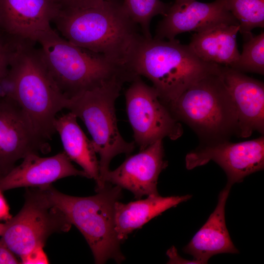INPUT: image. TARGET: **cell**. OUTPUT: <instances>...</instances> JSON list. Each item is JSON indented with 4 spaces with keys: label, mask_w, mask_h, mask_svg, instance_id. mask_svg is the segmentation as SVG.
I'll use <instances>...</instances> for the list:
<instances>
[{
    "label": "cell",
    "mask_w": 264,
    "mask_h": 264,
    "mask_svg": "<svg viewBox=\"0 0 264 264\" xmlns=\"http://www.w3.org/2000/svg\"><path fill=\"white\" fill-rule=\"evenodd\" d=\"M52 22L67 41L128 69L143 36L116 0L60 9Z\"/></svg>",
    "instance_id": "cell-1"
},
{
    "label": "cell",
    "mask_w": 264,
    "mask_h": 264,
    "mask_svg": "<svg viewBox=\"0 0 264 264\" xmlns=\"http://www.w3.org/2000/svg\"><path fill=\"white\" fill-rule=\"evenodd\" d=\"M221 65L200 59L189 44L176 38L147 39L142 36L129 65L135 75L153 84L166 106L202 78L220 70Z\"/></svg>",
    "instance_id": "cell-2"
},
{
    "label": "cell",
    "mask_w": 264,
    "mask_h": 264,
    "mask_svg": "<svg viewBox=\"0 0 264 264\" xmlns=\"http://www.w3.org/2000/svg\"><path fill=\"white\" fill-rule=\"evenodd\" d=\"M34 44H19L6 78L10 88L7 94L21 107L37 134L48 142L56 132L57 114L66 109L68 99L52 81Z\"/></svg>",
    "instance_id": "cell-3"
},
{
    "label": "cell",
    "mask_w": 264,
    "mask_h": 264,
    "mask_svg": "<svg viewBox=\"0 0 264 264\" xmlns=\"http://www.w3.org/2000/svg\"><path fill=\"white\" fill-rule=\"evenodd\" d=\"M41 57L52 81L70 99L115 78L131 82L135 76L127 67L72 44L55 31L38 42Z\"/></svg>",
    "instance_id": "cell-4"
},
{
    "label": "cell",
    "mask_w": 264,
    "mask_h": 264,
    "mask_svg": "<svg viewBox=\"0 0 264 264\" xmlns=\"http://www.w3.org/2000/svg\"><path fill=\"white\" fill-rule=\"evenodd\" d=\"M52 203L83 234L96 264L112 259L118 263L125 258L114 228V206L122 196V188L106 183L92 196L79 197L63 194L52 185L44 187Z\"/></svg>",
    "instance_id": "cell-5"
},
{
    "label": "cell",
    "mask_w": 264,
    "mask_h": 264,
    "mask_svg": "<svg viewBox=\"0 0 264 264\" xmlns=\"http://www.w3.org/2000/svg\"><path fill=\"white\" fill-rule=\"evenodd\" d=\"M128 82L124 78H115L68 100L66 109L84 123L99 155L96 192L106 184L105 176L112 158L121 154L129 155L135 147L134 141L128 142L120 134L115 113V101Z\"/></svg>",
    "instance_id": "cell-6"
},
{
    "label": "cell",
    "mask_w": 264,
    "mask_h": 264,
    "mask_svg": "<svg viewBox=\"0 0 264 264\" xmlns=\"http://www.w3.org/2000/svg\"><path fill=\"white\" fill-rule=\"evenodd\" d=\"M166 107L206 141L227 139L236 133L235 109L220 68L193 84Z\"/></svg>",
    "instance_id": "cell-7"
},
{
    "label": "cell",
    "mask_w": 264,
    "mask_h": 264,
    "mask_svg": "<svg viewBox=\"0 0 264 264\" xmlns=\"http://www.w3.org/2000/svg\"><path fill=\"white\" fill-rule=\"evenodd\" d=\"M24 197L22 208L3 223L0 235L4 244L20 257L44 247L50 235L67 232L72 225L50 200L44 187L27 188Z\"/></svg>",
    "instance_id": "cell-8"
},
{
    "label": "cell",
    "mask_w": 264,
    "mask_h": 264,
    "mask_svg": "<svg viewBox=\"0 0 264 264\" xmlns=\"http://www.w3.org/2000/svg\"><path fill=\"white\" fill-rule=\"evenodd\" d=\"M125 93L126 111L134 143L143 150L158 140H176L183 133L182 125L160 100L152 87L140 76L130 82Z\"/></svg>",
    "instance_id": "cell-9"
},
{
    "label": "cell",
    "mask_w": 264,
    "mask_h": 264,
    "mask_svg": "<svg viewBox=\"0 0 264 264\" xmlns=\"http://www.w3.org/2000/svg\"><path fill=\"white\" fill-rule=\"evenodd\" d=\"M210 161L217 163L226 173L227 185L232 186L264 167V137L239 143L227 139L207 141L188 153L186 167L191 170Z\"/></svg>",
    "instance_id": "cell-10"
},
{
    "label": "cell",
    "mask_w": 264,
    "mask_h": 264,
    "mask_svg": "<svg viewBox=\"0 0 264 264\" xmlns=\"http://www.w3.org/2000/svg\"><path fill=\"white\" fill-rule=\"evenodd\" d=\"M49 149L16 101L8 95L0 96V169L3 176L19 159L39 151L47 153Z\"/></svg>",
    "instance_id": "cell-11"
},
{
    "label": "cell",
    "mask_w": 264,
    "mask_h": 264,
    "mask_svg": "<svg viewBox=\"0 0 264 264\" xmlns=\"http://www.w3.org/2000/svg\"><path fill=\"white\" fill-rule=\"evenodd\" d=\"M220 23L239 25L223 0H174L157 23L154 38L171 40L184 32H198Z\"/></svg>",
    "instance_id": "cell-12"
},
{
    "label": "cell",
    "mask_w": 264,
    "mask_h": 264,
    "mask_svg": "<svg viewBox=\"0 0 264 264\" xmlns=\"http://www.w3.org/2000/svg\"><path fill=\"white\" fill-rule=\"evenodd\" d=\"M56 0H0V31L19 41L38 43L53 29Z\"/></svg>",
    "instance_id": "cell-13"
},
{
    "label": "cell",
    "mask_w": 264,
    "mask_h": 264,
    "mask_svg": "<svg viewBox=\"0 0 264 264\" xmlns=\"http://www.w3.org/2000/svg\"><path fill=\"white\" fill-rule=\"evenodd\" d=\"M221 74L231 97L237 119L236 133L246 138L253 132H264V85L227 66Z\"/></svg>",
    "instance_id": "cell-14"
},
{
    "label": "cell",
    "mask_w": 264,
    "mask_h": 264,
    "mask_svg": "<svg viewBox=\"0 0 264 264\" xmlns=\"http://www.w3.org/2000/svg\"><path fill=\"white\" fill-rule=\"evenodd\" d=\"M164 155L162 140H158L138 154L128 157L115 170H109L105 182L130 191L137 199L145 195H158V178L167 166Z\"/></svg>",
    "instance_id": "cell-15"
},
{
    "label": "cell",
    "mask_w": 264,
    "mask_h": 264,
    "mask_svg": "<svg viewBox=\"0 0 264 264\" xmlns=\"http://www.w3.org/2000/svg\"><path fill=\"white\" fill-rule=\"evenodd\" d=\"M77 176L88 177L83 170H78L72 165L64 152L45 157L32 153L0 179V190L3 191L23 187L42 188L61 178Z\"/></svg>",
    "instance_id": "cell-16"
},
{
    "label": "cell",
    "mask_w": 264,
    "mask_h": 264,
    "mask_svg": "<svg viewBox=\"0 0 264 264\" xmlns=\"http://www.w3.org/2000/svg\"><path fill=\"white\" fill-rule=\"evenodd\" d=\"M231 186L226 185L219 195L217 205L209 218L183 249L198 264H206L220 253H238L227 230L225 206Z\"/></svg>",
    "instance_id": "cell-17"
},
{
    "label": "cell",
    "mask_w": 264,
    "mask_h": 264,
    "mask_svg": "<svg viewBox=\"0 0 264 264\" xmlns=\"http://www.w3.org/2000/svg\"><path fill=\"white\" fill-rule=\"evenodd\" d=\"M191 197L190 195L166 197L158 195L127 203L117 201L114 206V228L117 239L123 241L135 229Z\"/></svg>",
    "instance_id": "cell-18"
},
{
    "label": "cell",
    "mask_w": 264,
    "mask_h": 264,
    "mask_svg": "<svg viewBox=\"0 0 264 264\" xmlns=\"http://www.w3.org/2000/svg\"><path fill=\"white\" fill-rule=\"evenodd\" d=\"M239 25L220 23L198 32L189 45L205 62L230 66L239 57L236 36Z\"/></svg>",
    "instance_id": "cell-19"
},
{
    "label": "cell",
    "mask_w": 264,
    "mask_h": 264,
    "mask_svg": "<svg viewBox=\"0 0 264 264\" xmlns=\"http://www.w3.org/2000/svg\"><path fill=\"white\" fill-rule=\"evenodd\" d=\"M77 117L69 112L56 117L54 123L56 132L61 138L64 152L70 160L79 165L88 178L99 181V161L91 140L79 126Z\"/></svg>",
    "instance_id": "cell-20"
},
{
    "label": "cell",
    "mask_w": 264,
    "mask_h": 264,
    "mask_svg": "<svg viewBox=\"0 0 264 264\" xmlns=\"http://www.w3.org/2000/svg\"><path fill=\"white\" fill-rule=\"evenodd\" d=\"M229 11L239 23L243 37L255 28L264 27V0H223Z\"/></svg>",
    "instance_id": "cell-21"
},
{
    "label": "cell",
    "mask_w": 264,
    "mask_h": 264,
    "mask_svg": "<svg viewBox=\"0 0 264 264\" xmlns=\"http://www.w3.org/2000/svg\"><path fill=\"white\" fill-rule=\"evenodd\" d=\"M171 3L160 0H124L122 7L127 15L140 26L143 37L152 38L150 23L155 16H164Z\"/></svg>",
    "instance_id": "cell-22"
},
{
    "label": "cell",
    "mask_w": 264,
    "mask_h": 264,
    "mask_svg": "<svg viewBox=\"0 0 264 264\" xmlns=\"http://www.w3.org/2000/svg\"><path fill=\"white\" fill-rule=\"evenodd\" d=\"M242 53L230 66L242 72L264 73V32L243 37Z\"/></svg>",
    "instance_id": "cell-23"
},
{
    "label": "cell",
    "mask_w": 264,
    "mask_h": 264,
    "mask_svg": "<svg viewBox=\"0 0 264 264\" xmlns=\"http://www.w3.org/2000/svg\"><path fill=\"white\" fill-rule=\"evenodd\" d=\"M20 42L0 31V85L7 76L12 60Z\"/></svg>",
    "instance_id": "cell-24"
},
{
    "label": "cell",
    "mask_w": 264,
    "mask_h": 264,
    "mask_svg": "<svg viewBox=\"0 0 264 264\" xmlns=\"http://www.w3.org/2000/svg\"><path fill=\"white\" fill-rule=\"evenodd\" d=\"M21 263L24 264H46L49 263L43 247L34 249L20 257Z\"/></svg>",
    "instance_id": "cell-25"
},
{
    "label": "cell",
    "mask_w": 264,
    "mask_h": 264,
    "mask_svg": "<svg viewBox=\"0 0 264 264\" xmlns=\"http://www.w3.org/2000/svg\"><path fill=\"white\" fill-rule=\"evenodd\" d=\"M114 0H56L60 9L84 7Z\"/></svg>",
    "instance_id": "cell-26"
},
{
    "label": "cell",
    "mask_w": 264,
    "mask_h": 264,
    "mask_svg": "<svg viewBox=\"0 0 264 264\" xmlns=\"http://www.w3.org/2000/svg\"><path fill=\"white\" fill-rule=\"evenodd\" d=\"M20 261L15 254L0 239V264H17Z\"/></svg>",
    "instance_id": "cell-27"
},
{
    "label": "cell",
    "mask_w": 264,
    "mask_h": 264,
    "mask_svg": "<svg viewBox=\"0 0 264 264\" xmlns=\"http://www.w3.org/2000/svg\"><path fill=\"white\" fill-rule=\"evenodd\" d=\"M167 255L169 258L168 264H198L194 260L192 261H188L181 258L178 255L176 248L174 246L167 251Z\"/></svg>",
    "instance_id": "cell-28"
},
{
    "label": "cell",
    "mask_w": 264,
    "mask_h": 264,
    "mask_svg": "<svg viewBox=\"0 0 264 264\" xmlns=\"http://www.w3.org/2000/svg\"><path fill=\"white\" fill-rule=\"evenodd\" d=\"M0 190V220H7L12 218L9 206Z\"/></svg>",
    "instance_id": "cell-29"
},
{
    "label": "cell",
    "mask_w": 264,
    "mask_h": 264,
    "mask_svg": "<svg viewBox=\"0 0 264 264\" xmlns=\"http://www.w3.org/2000/svg\"><path fill=\"white\" fill-rule=\"evenodd\" d=\"M3 223H0V236L1 234V233H2V230H3Z\"/></svg>",
    "instance_id": "cell-30"
},
{
    "label": "cell",
    "mask_w": 264,
    "mask_h": 264,
    "mask_svg": "<svg viewBox=\"0 0 264 264\" xmlns=\"http://www.w3.org/2000/svg\"><path fill=\"white\" fill-rule=\"evenodd\" d=\"M3 176L2 171L0 169V179Z\"/></svg>",
    "instance_id": "cell-31"
}]
</instances>
